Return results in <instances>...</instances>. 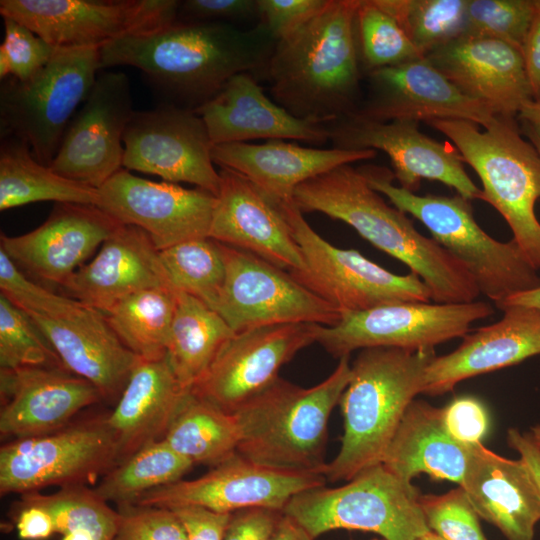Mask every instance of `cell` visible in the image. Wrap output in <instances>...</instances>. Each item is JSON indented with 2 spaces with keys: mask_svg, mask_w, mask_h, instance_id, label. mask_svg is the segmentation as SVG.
<instances>
[{
  "mask_svg": "<svg viewBox=\"0 0 540 540\" xmlns=\"http://www.w3.org/2000/svg\"><path fill=\"white\" fill-rule=\"evenodd\" d=\"M276 40L259 23L251 29L219 22L169 25L100 48L101 69L132 66L168 99L196 109L239 73L265 70Z\"/></svg>",
  "mask_w": 540,
  "mask_h": 540,
  "instance_id": "obj_1",
  "label": "cell"
},
{
  "mask_svg": "<svg viewBox=\"0 0 540 540\" xmlns=\"http://www.w3.org/2000/svg\"><path fill=\"white\" fill-rule=\"evenodd\" d=\"M302 212H320L351 226L376 248L418 276L435 303L472 302L480 291L466 267L433 238L422 235L406 213L390 206L358 169L345 164L296 187Z\"/></svg>",
  "mask_w": 540,
  "mask_h": 540,
  "instance_id": "obj_2",
  "label": "cell"
},
{
  "mask_svg": "<svg viewBox=\"0 0 540 540\" xmlns=\"http://www.w3.org/2000/svg\"><path fill=\"white\" fill-rule=\"evenodd\" d=\"M360 0H327L301 27L276 42L265 71L274 101L293 116L321 124L356 112Z\"/></svg>",
  "mask_w": 540,
  "mask_h": 540,
  "instance_id": "obj_3",
  "label": "cell"
},
{
  "mask_svg": "<svg viewBox=\"0 0 540 540\" xmlns=\"http://www.w3.org/2000/svg\"><path fill=\"white\" fill-rule=\"evenodd\" d=\"M434 349L375 347L360 350L339 405L344 432L339 452L327 463V481H349L382 463L410 403L422 394Z\"/></svg>",
  "mask_w": 540,
  "mask_h": 540,
  "instance_id": "obj_4",
  "label": "cell"
},
{
  "mask_svg": "<svg viewBox=\"0 0 540 540\" xmlns=\"http://www.w3.org/2000/svg\"><path fill=\"white\" fill-rule=\"evenodd\" d=\"M350 378L349 356L310 388L279 377L234 413L240 428L237 453L267 468L324 475L329 417Z\"/></svg>",
  "mask_w": 540,
  "mask_h": 540,
  "instance_id": "obj_5",
  "label": "cell"
},
{
  "mask_svg": "<svg viewBox=\"0 0 540 540\" xmlns=\"http://www.w3.org/2000/svg\"><path fill=\"white\" fill-rule=\"evenodd\" d=\"M357 169L393 206L419 220L432 238L466 267L480 294L496 306L540 285L537 270L513 239L498 241L477 224L469 200L459 194L417 195L395 186L394 174L386 167L362 165Z\"/></svg>",
  "mask_w": 540,
  "mask_h": 540,
  "instance_id": "obj_6",
  "label": "cell"
},
{
  "mask_svg": "<svg viewBox=\"0 0 540 540\" xmlns=\"http://www.w3.org/2000/svg\"><path fill=\"white\" fill-rule=\"evenodd\" d=\"M454 144L463 161L479 176L480 200L505 219L513 240L529 263L540 270V155L519 130L515 117L498 115L483 130L466 120L426 122Z\"/></svg>",
  "mask_w": 540,
  "mask_h": 540,
  "instance_id": "obj_7",
  "label": "cell"
},
{
  "mask_svg": "<svg viewBox=\"0 0 540 540\" xmlns=\"http://www.w3.org/2000/svg\"><path fill=\"white\" fill-rule=\"evenodd\" d=\"M419 496L412 482L379 463L342 486L322 485L297 493L283 513L315 539L345 529L372 532L385 540H416L430 530Z\"/></svg>",
  "mask_w": 540,
  "mask_h": 540,
  "instance_id": "obj_8",
  "label": "cell"
},
{
  "mask_svg": "<svg viewBox=\"0 0 540 540\" xmlns=\"http://www.w3.org/2000/svg\"><path fill=\"white\" fill-rule=\"evenodd\" d=\"M101 69L100 48L57 47L50 61L27 80L1 81V139L17 138L50 166L65 131Z\"/></svg>",
  "mask_w": 540,
  "mask_h": 540,
  "instance_id": "obj_9",
  "label": "cell"
},
{
  "mask_svg": "<svg viewBox=\"0 0 540 540\" xmlns=\"http://www.w3.org/2000/svg\"><path fill=\"white\" fill-rule=\"evenodd\" d=\"M273 200L305 262L302 271L291 275L341 316L388 304L432 301L429 289L415 274H394L357 250L335 247L312 229L293 200Z\"/></svg>",
  "mask_w": 540,
  "mask_h": 540,
  "instance_id": "obj_10",
  "label": "cell"
},
{
  "mask_svg": "<svg viewBox=\"0 0 540 540\" xmlns=\"http://www.w3.org/2000/svg\"><path fill=\"white\" fill-rule=\"evenodd\" d=\"M494 313L488 302H402L344 314L333 326L320 325L316 342L337 358L355 350L386 347L434 349L463 338L472 323Z\"/></svg>",
  "mask_w": 540,
  "mask_h": 540,
  "instance_id": "obj_11",
  "label": "cell"
},
{
  "mask_svg": "<svg viewBox=\"0 0 540 540\" xmlns=\"http://www.w3.org/2000/svg\"><path fill=\"white\" fill-rule=\"evenodd\" d=\"M117 463V445L105 418L14 439L0 448V494L86 485Z\"/></svg>",
  "mask_w": 540,
  "mask_h": 540,
  "instance_id": "obj_12",
  "label": "cell"
},
{
  "mask_svg": "<svg viewBox=\"0 0 540 540\" xmlns=\"http://www.w3.org/2000/svg\"><path fill=\"white\" fill-rule=\"evenodd\" d=\"M176 0H1L0 14L54 47L102 48L177 20Z\"/></svg>",
  "mask_w": 540,
  "mask_h": 540,
  "instance_id": "obj_13",
  "label": "cell"
},
{
  "mask_svg": "<svg viewBox=\"0 0 540 540\" xmlns=\"http://www.w3.org/2000/svg\"><path fill=\"white\" fill-rule=\"evenodd\" d=\"M226 278L215 311L235 332L286 323L333 326L341 314L290 272L223 244Z\"/></svg>",
  "mask_w": 540,
  "mask_h": 540,
  "instance_id": "obj_14",
  "label": "cell"
},
{
  "mask_svg": "<svg viewBox=\"0 0 540 540\" xmlns=\"http://www.w3.org/2000/svg\"><path fill=\"white\" fill-rule=\"evenodd\" d=\"M123 166L157 175L165 182H185L219 192L220 175L212 159L213 143L195 110L164 103L134 111L123 135Z\"/></svg>",
  "mask_w": 540,
  "mask_h": 540,
  "instance_id": "obj_15",
  "label": "cell"
},
{
  "mask_svg": "<svg viewBox=\"0 0 540 540\" xmlns=\"http://www.w3.org/2000/svg\"><path fill=\"white\" fill-rule=\"evenodd\" d=\"M319 326L286 323L235 333L192 392L225 412L235 413L273 384L284 364L316 342Z\"/></svg>",
  "mask_w": 540,
  "mask_h": 540,
  "instance_id": "obj_16",
  "label": "cell"
},
{
  "mask_svg": "<svg viewBox=\"0 0 540 540\" xmlns=\"http://www.w3.org/2000/svg\"><path fill=\"white\" fill-rule=\"evenodd\" d=\"M334 147L349 150H382L391 160L400 187L414 192L421 180H433L454 188L471 201L481 189L470 179L459 151L420 132L419 122H378L356 112L326 124Z\"/></svg>",
  "mask_w": 540,
  "mask_h": 540,
  "instance_id": "obj_17",
  "label": "cell"
},
{
  "mask_svg": "<svg viewBox=\"0 0 540 540\" xmlns=\"http://www.w3.org/2000/svg\"><path fill=\"white\" fill-rule=\"evenodd\" d=\"M134 111L127 75L98 74L49 167L66 178L100 188L123 166L121 142Z\"/></svg>",
  "mask_w": 540,
  "mask_h": 540,
  "instance_id": "obj_18",
  "label": "cell"
},
{
  "mask_svg": "<svg viewBox=\"0 0 540 540\" xmlns=\"http://www.w3.org/2000/svg\"><path fill=\"white\" fill-rule=\"evenodd\" d=\"M326 482L322 474L275 470L236 453L203 476L151 490L132 505L168 509L198 506L219 513L261 507L283 512L294 495Z\"/></svg>",
  "mask_w": 540,
  "mask_h": 540,
  "instance_id": "obj_19",
  "label": "cell"
},
{
  "mask_svg": "<svg viewBox=\"0 0 540 540\" xmlns=\"http://www.w3.org/2000/svg\"><path fill=\"white\" fill-rule=\"evenodd\" d=\"M97 207L122 225L143 230L158 251L209 237L216 196L118 170L100 188Z\"/></svg>",
  "mask_w": 540,
  "mask_h": 540,
  "instance_id": "obj_20",
  "label": "cell"
},
{
  "mask_svg": "<svg viewBox=\"0 0 540 540\" xmlns=\"http://www.w3.org/2000/svg\"><path fill=\"white\" fill-rule=\"evenodd\" d=\"M369 95L356 111L378 121L466 120L488 127L492 108L460 91L426 58L368 72Z\"/></svg>",
  "mask_w": 540,
  "mask_h": 540,
  "instance_id": "obj_21",
  "label": "cell"
},
{
  "mask_svg": "<svg viewBox=\"0 0 540 540\" xmlns=\"http://www.w3.org/2000/svg\"><path fill=\"white\" fill-rule=\"evenodd\" d=\"M122 226L94 205L56 203L49 217L25 234H1L0 249L31 275L61 287Z\"/></svg>",
  "mask_w": 540,
  "mask_h": 540,
  "instance_id": "obj_22",
  "label": "cell"
},
{
  "mask_svg": "<svg viewBox=\"0 0 540 540\" xmlns=\"http://www.w3.org/2000/svg\"><path fill=\"white\" fill-rule=\"evenodd\" d=\"M219 175L209 237L290 273L302 271L301 250L275 201L236 171L221 168Z\"/></svg>",
  "mask_w": 540,
  "mask_h": 540,
  "instance_id": "obj_23",
  "label": "cell"
},
{
  "mask_svg": "<svg viewBox=\"0 0 540 540\" xmlns=\"http://www.w3.org/2000/svg\"><path fill=\"white\" fill-rule=\"evenodd\" d=\"M0 433L15 439L68 426L102 396L87 380L59 367L0 369Z\"/></svg>",
  "mask_w": 540,
  "mask_h": 540,
  "instance_id": "obj_24",
  "label": "cell"
},
{
  "mask_svg": "<svg viewBox=\"0 0 540 540\" xmlns=\"http://www.w3.org/2000/svg\"><path fill=\"white\" fill-rule=\"evenodd\" d=\"M425 58L497 115L515 117L533 100L522 52L503 41L462 35Z\"/></svg>",
  "mask_w": 540,
  "mask_h": 540,
  "instance_id": "obj_25",
  "label": "cell"
},
{
  "mask_svg": "<svg viewBox=\"0 0 540 540\" xmlns=\"http://www.w3.org/2000/svg\"><path fill=\"white\" fill-rule=\"evenodd\" d=\"M66 370L91 384L102 398H119L140 358L129 350L99 310L80 304L55 317L29 315Z\"/></svg>",
  "mask_w": 540,
  "mask_h": 540,
  "instance_id": "obj_26",
  "label": "cell"
},
{
  "mask_svg": "<svg viewBox=\"0 0 540 540\" xmlns=\"http://www.w3.org/2000/svg\"><path fill=\"white\" fill-rule=\"evenodd\" d=\"M497 322L468 332L452 352L435 356L424 374L422 394L451 392L468 378L516 365L540 354V310L508 306Z\"/></svg>",
  "mask_w": 540,
  "mask_h": 540,
  "instance_id": "obj_27",
  "label": "cell"
},
{
  "mask_svg": "<svg viewBox=\"0 0 540 540\" xmlns=\"http://www.w3.org/2000/svg\"><path fill=\"white\" fill-rule=\"evenodd\" d=\"M195 112L205 122L213 145L256 139L297 140L322 145L326 124L293 116L266 96L251 73H239Z\"/></svg>",
  "mask_w": 540,
  "mask_h": 540,
  "instance_id": "obj_28",
  "label": "cell"
},
{
  "mask_svg": "<svg viewBox=\"0 0 540 540\" xmlns=\"http://www.w3.org/2000/svg\"><path fill=\"white\" fill-rule=\"evenodd\" d=\"M162 286L172 284L159 251L143 230L122 225L62 287L68 297L106 313L135 292Z\"/></svg>",
  "mask_w": 540,
  "mask_h": 540,
  "instance_id": "obj_29",
  "label": "cell"
},
{
  "mask_svg": "<svg viewBox=\"0 0 540 540\" xmlns=\"http://www.w3.org/2000/svg\"><path fill=\"white\" fill-rule=\"evenodd\" d=\"M461 487L477 515L507 540H534L540 521V490L524 461L502 457L482 442L471 444Z\"/></svg>",
  "mask_w": 540,
  "mask_h": 540,
  "instance_id": "obj_30",
  "label": "cell"
},
{
  "mask_svg": "<svg viewBox=\"0 0 540 540\" xmlns=\"http://www.w3.org/2000/svg\"><path fill=\"white\" fill-rule=\"evenodd\" d=\"M376 155V150L372 149H320L282 139L262 144H219L212 148L215 164L242 174L279 201L293 200L296 187L313 177L341 165L373 159Z\"/></svg>",
  "mask_w": 540,
  "mask_h": 540,
  "instance_id": "obj_31",
  "label": "cell"
},
{
  "mask_svg": "<svg viewBox=\"0 0 540 540\" xmlns=\"http://www.w3.org/2000/svg\"><path fill=\"white\" fill-rule=\"evenodd\" d=\"M190 390L177 379L167 354L156 360L140 359L105 418L117 445L118 463L163 439Z\"/></svg>",
  "mask_w": 540,
  "mask_h": 540,
  "instance_id": "obj_32",
  "label": "cell"
},
{
  "mask_svg": "<svg viewBox=\"0 0 540 540\" xmlns=\"http://www.w3.org/2000/svg\"><path fill=\"white\" fill-rule=\"evenodd\" d=\"M471 444L456 440L444 423L443 408L413 400L385 452L382 463L407 482L419 474L462 484Z\"/></svg>",
  "mask_w": 540,
  "mask_h": 540,
  "instance_id": "obj_33",
  "label": "cell"
},
{
  "mask_svg": "<svg viewBox=\"0 0 540 540\" xmlns=\"http://www.w3.org/2000/svg\"><path fill=\"white\" fill-rule=\"evenodd\" d=\"M39 201L97 206L99 192L39 163L27 143L13 137L1 139L0 210Z\"/></svg>",
  "mask_w": 540,
  "mask_h": 540,
  "instance_id": "obj_34",
  "label": "cell"
},
{
  "mask_svg": "<svg viewBox=\"0 0 540 540\" xmlns=\"http://www.w3.org/2000/svg\"><path fill=\"white\" fill-rule=\"evenodd\" d=\"M234 335L235 332L215 310L178 291L167 357L181 385L192 389Z\"/></svg>",
  "mask_w": 540,
  "mask_h": 540,
  "instance_id": "obj_35",
  "label": "cell"
},
{
  "mask_svg": "<svg viewBox=\"0 0 540 540\" xmlns=\"http://www.w3.org/2000/svg\"><path fill=\"white\" fill-rule=\"evenodd\" d=\"M163 439L193 464L213 467L237 453L240 428L236 414L190 390Z\"/></svg>",
  "mask_w": 540,
  "mask_h": 540,
  "instance_id": "obj_36",
  "label": "cell"
},
{
  "mask_svg": "<svg viewBox=\"0 0 540 540\" xmlns=\"http://www.w3.org/2000/svg\"><path fill=\"white\" fill-rule=\"evenodd\" d=\"M177 294L172 286L144 289L104 314L122 343L140 359H160L167 354Z\"/></svg>",
  "mask_w": 540,
  "mask_h": 540,
  "instance_id": "obj_37",
  "label": "cell"
},
{
  "mask_svg": "<svg viewBox=\"0 0 540 540\" xmlns=\"http://www.w3.org/2000/svg\"><path fill=\"white\" fill-rule=\"evenodd\" d=\"M193 465L164 439L156 440L105 473L94 490L107 502L132 505L143 494L181 480Z\"/></svg>",
  "mask_w": 540,
  "mask_h": 540,
  "instance_id": "obj_38",
  "label": "cell"
},
{
  "mask_svg": "<svg viewBox=\"0 0 540 540\" xmlns=\"http://www.w3.org/2000/svg\"><path fill=\"white\" fill-rule=\"evenodd\" d=\"M159 258L176 290L215 309L226 278L223 244L210 237L191 239L159 251Z\"/></svg>",
  "mask_w": 540,
  "mask_h": 540,
  "instance_id": "obj_39",
  "label": "cell"
},
{
  "mask_svg": "<svg viewBox=\"0 0 540 540\" xmlns=\"http://www.w3.org/2000/svg\"><path fill=\"white\" fill-rule=\"evenodd\" d=\"M375 1L397 21L422 57L464 34L468 0Z\"/></svg>",
  "mask_w": 540,
  "mask_h": 540,
  "instance_id": "obj_40",
  "label": "cell"
},
{
  "mask_svg": "<svg viewBox=\"0 0 540 540\" xmlns=\"http://www.w3.org/2000/svg\"><path fill=\"white\" fill-rule=\"evenodd\" d=\"M22 504L45 508L54 520L56 533L62 536L84 533L95 540H112L119 522V512L86 485L63 487L50 495L23 494Z\"/></svg>",
  "mask_w": 540,
  "mask_h": 540,
  "instance_id": "obj_41",
  "label": "cell"
},
{
  "mask_svg": "<svg viewBox=\"0 0 540 540\" xmlns=\"http://www.w3.org/2000/svg\"><path fill=\"white\" fill-rule=\"evenodd\" d=\"M358 54L368 72L399 65L420 55L397 21L375 0H360L355 16Z\"/></svg>",
  "mask_w": 540,
  "mask_h": 540,
  "instance_id": "obj_42",
  "label": "cell"
},
{
  "mask_svg": "<svg viewBox=\"0 0 540 540\" xmlns=\"http://www.w3.org/2000/svg\"><path fill=\"white\" fill-rule=\"evenodd\" d=\"M64 368L30 316L0 294V369Z\"/></svg>",
  "mask_w": 540,
  "mask_h": 540,
  "instance_id": "obj_43",
  "label": "cell"
},
{
  "mask_svg": "<svg viewBox=\"0 0 540 540\" xmlns=\"http://www.w3.org/2000/svg\"><path fill=\"white\" fill-rule=\"evenodd\" d=\"M534 0H468L464 34L508 43L522 52Z\"/></svg>",
  "mask_w": 540,
  "mask_h": 540,
  "instance_id": "obj_44",
  "label": "cell"
},
{
  "mask_svg": "<svg viewBox=\"0 0 540 540\" xmlns=\"http://www.w3.org/2000/svg\"><path fill=\"white\" fill-rule=\"evenodd\" d=\"M419 503L429 529L446 540H487L461 487L441 495L420 494Z\"/></svg>",
  "mask_w": 540,
  "mask_h": 540,
  "instance_id": "obj_45",
  "label": "cell"
},
{
  "mask_svg": "<svg viewBox=\"0 0 540 540\" xmlns=\"http://www.w3.org/2000/svg\"><path fill=\"white\" fill-rule=\"evenodd\" d=\"M4 20V40L0 45V79L13 77L27 80L52 58L57 47L52 46L22 23Z\"/></svg>",
  "mask_w": 540,
  "mask_h": 540,
  "instance_id": "obj_46",
  "label": "cell"
},
{
  "mask_svg": "<svg viewBox=\"0 0 540 540\" xmlns=\"http://www.w3.org/2000/svg\"><path fill=\"white\" fill-rule=\"evenodd\" d=\"M1 294L28 315L55 317L63 315L81 304L67 296L53 293L37 285L0 249Z\"/></svg>",
  "mask_w": 540,
  "mask_h": 540,
  "instance_id": "obj_47",
  "label": "cell"
},
{
  "mask_svg": "<svg viewBox=\"0 0 540 540\" xmlns=\"http://www.w3.org/2000/svg\"><path fill=\"white\" fill-rule=\"evenodd\" d=\"M119 522L112 540H186L173 510L152 506H118Z\"/></svg>",
  "mask_w": 540,
  "mask_h": 540,
  "instance_id": "obj_48",
  "label": "cell"
},
{
  "mask_svg": "<svg viewBox=\"0 0 540 540\" xmlns=\"http://www.w3.org/2000/svg\"><path fill=\"white\" fill-rule=\"evenodd\" d=\"M326 2L327 0H257L259 24L277 42L316 15Z\"/></svg>",
  "mask_w": 540,
  "mask_h": 540,
  "instance_id": "obj_49",
  "label": "cell"
},
{
  "mask_svg": "<svg viewBox=\"0 0 540 540\" xmlns=\"http://www.w3.org/2000/svg\"><path fill=\"white\" fill-rule=\"evenodd\" d=\"M259 19L257 0H186L180 1L177 21L185 23H236Z\"/></svg>",
  "mask_w": 540,
  "mask_h": 540,
  "instance_id": "obj_50",
  "label": "cell"
},
{
  "mask_svg": "<svg viewBox=\"0 0 540 540\" xmlns=\"http://www.w3.org/2000/svg\"><path fill=\"white\" fill-rule=\"evenodd\" d=\"M449 433L464 444L481 442L488 432L489 419L484 405L474 397L462 396L443 408Z\"/></svg>",
  "mask_w": 540,
  "mask_h": 540,
  "instance_id": "obj_51",
  "label": "cell"
},
{
  "mask_svg": "<svg viewBox=\"0 0 540 540\" xmlns=\"http://www.w3.org/2000/svg\"><path fill=\"white\" fill-rule=\"evenodd\" d=\"M283 512L247 508L231 513L223 540H271Z\"/></svg>",
  "mask_w": 540,
  "mask_h": 540,
  "instance_id": "obj_52",
  "label": "cell"
},
{
  "mask_svg": "<svg viewBox=\"0 0 540 540\" xmlns=\"http://www.w3.org/2000/svg\"><path fill=\"white\" fill-rule=\"evenodd\" d=\"M171 510L182 523L186 540H223L231 515L198 506H181Z\"/></svg>",
  "mask_w": 540,
  "mask_h": 540,
  "instance_id": "obj_53",
  "label": "cell"
},
{
  "mask_svg": "<svg viewBox=\"0 0 540 540\" xmlns=\"http://www.w3.org/2000/svg\"><path fill=\"white\" fill-rule=\"evenodd\" d=\"M15 524L21 540H46L56 534L51 514L36 504H22Z\"/></svg>",
  "mask_w": 540,
  "mask_h": 540,
  "instance_id": "obj_54",
  "label": "cell"
},
{
  "mask_svg": "<svg viewBox=\"0 0 540 540\" xmlns=\"http://www.w3.org/2000/svg\"><path fill=\"white\" fill-rule=\"evenodd\" d=\"M522 55L533 100L540 99V0H534V13Z\"/></svg>",
  "mask_w": 540,
  "mask_h": 540,
  "instance_id": "obj_55",
  "label": "cell"
},
{
  "mask_svg": "<svg viewBox=\"0 0 540 540\" xmlns=\"http://www.w3.org/2000/svg\"><path fill=\"white\" fill-rule=\"evenodd\" d=\"M507 443L515 450L529 468L540 490V450L533 442L529 433H521L518 429L510 428L507 432Z\"/></svg>",
  "mask_w": 540,
  "mask_h": 540,
  "instance_id": "obj_56",
  "label": "cell"
},
{
  "mask_svg": "<svg viewBox=\"0 0 540 540\" xmlns=\"http://www.w3.org/2000/svg\"><path fill=\"white\" fill-rule=\"evenodd\" d=\"M271 540H316L298 522L283 513Z\"/></svg>",
  "mask_w": 540,
  "mask_h": 540,
  "instance_id": "obj_57",
  "label": "cell"
},
{
  "mask_svg": "<svg viewBox=\"0 0 540 540\" xmlns=\"http://www.w3.org/2000/svg\"><path fill=\"white\" fill-rule=\"evenodd\" d=\"M517 117L523 124L525 132L540 139V99L525 104Z\"/></svg>",
  "mask_w": 540,
  "mask_h": 540,
  "instance_id": "obj_58",
  "label": "cell"
},
{
  "mask_svg": "<svg viewBox=\"0 0 540 540\" xmlns=\"http://www.w3.org/2000/svg\"><path fill=\"white\" fill-rule=\"evenodd\" d=\"M508 306H525L540 310V285L510 296L497 307L503 309Z\"/></svg>",
  "mask_w": 540,
  "mask_h": 540,
  "instance_id": "obj_59",
  "label": "cell"
},
{
  "mask_svg": "<svg viewBox=\"0 0 540 540\" xmlns=\"http://www.w3.org/2000/svg\"><path fill=\"white\" fill-rule=\"evenodd\" d=\"M62 540H95L92 536L84 533H69L62 536Z\"/></svg>",
  "mask_w": 540,
  "mask_h": 540,
  "instance_id": "obj_60",
  "label": "cell"
},
{
  "mask_svg": "<svg viewBox=\"0 0 540 540\" xmlns=\"http://www.w3.org/2000/svg\"><path fill=\"white\" fill-rule=\"evenodd\" d=\"M533 442L540 450V424L534 425L531 427V431L529 432Z\"/></svg>",
  "mask_w": 540,
  "mask_h": 540,
  "instance_id": "obj_61",
  "label": "cell"
},
{
  "mask_svg": "<svg viewBox=\"0 0 540 540\" xmlns=\"http://www.w3.org/2000/svg\"><path fill=\"white\" fill-rule=\"evenodd\" d=\"M416 540H446L439 534L435 533L432 530H429L428 532L424 533L420 537H418Z\"/></svg>",
  "mask_w": 540,
  "mask_h": 540,
  "instance_id": "obj_62",
  "label": "cell"
},
{
  "mask_svg": "<svg viewBox=\"0 0 540 540\" xmlns=\"http://www.w3.org/2000/svg\"><path fill=\"white\" fill-rule=\"evenodd\" d=\"M526 136L528 137L529 141L533 144V146L536 148V150L538 151L540 155V139H538L534 135L527 132H526Z\"/></svg>",
  "mask_w": 540,
  "mask_h": 540,
  "instance_id": "obj_63",
  "label": "cell"
},
{
  "mask_svg": "<svg viewBox=\"0 0 540 540\" xmlns=\"http://www.w3.org/2000/svg\"><path fill=\"white\" fill-rule=\"evenodd\" d=\"M371 540H385V539H383V538H373Z\"/></svg>",
  "mask_w": 540,
  "mask_h": 540,
  "instance_id": "obj_64",
  "label": "cell"
}]
</instances>
